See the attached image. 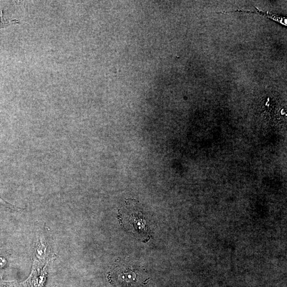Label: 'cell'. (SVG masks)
Here are the masks:
<instances>
[{"instance_id":"ba28073f","label":"cell","mask_w":287,"mask_h":287,"mask_svg":"<svg viewBox=\"0 0 287 287\" xmlns=\"http://www.w3.org/2000/svg\"><path fill=\"white\" fill-rule=\"evenodd\" d=\"M18 284L15 281L12 282H0V287H18Z\"/></svg>"},{"instance_id":"277c9868","label":"cell","mask_w":287,"mask_h":287,"mask_svg":"<svg viewBox=\"0 0 287 287\" xmlns=\"http://www.w3.org/2000/svg\"><path fill=\"white\" fill-rule=\"evenodd\" d=\"M120 273V280H122L121 282L124 281V282H134L136 280V274L134 272H132V270H124V271Z\"/></svg>"},{"instance_id":"5b68a950","label":"cell","mask_w":287,"mask_h":287,"mask_svg":"<svg viewBox=\"0 0 287 287\" xmlns=\"http://www.w3.org/2000/svg\"><path fill=\"white\" fill-rule=\"evenodd\" d=\"M19 21L16 20L10 19L4 15L2 11H0V29L10 26L11 24H18Z\"/></svg>"},{"instance_id":"7a4b0ae2","label":"cell","mask_w":287,"mask_h":287,"mask_svg":"<svg viewBox=\"0 0 287 287\" xmlns=\"http://www.w3.org/2000/svg\"><path fill=\"white\" fill-rule=\"evenodd\" d=\"M33 246L32 268H44L49 264L50 250L43 233L39 232L36 234Z\"/></svg>"},{"instance_id":"52a82bcc","label":"cell","mask_w":287,"mask_h":287,"mask_svg":"<svg viewBox=\"0 0 287 287\" xmlns=\"http://www.w3.org/2000/svg\"><path fill=\"white\" fill-rule=\"evenodd\" d=\"M8 265V260L6 258L2 255H0V275Z\"/></svg>"},{"instance_id":"6da1fadb","label":"cell","mask_w":287,"mask_h":287,"mask_svg":"<svg viewBox=\"0 0 287 287\" xmlns=\"http://www.w3.org/2000/svg\"><path fill=\"white\" fill-rule=\"evenodd\" d=\"M136 207L134 204H126L122 210L123 219L128 220L125 223L132 233L138 238H144L148 236V226L143 214Z\"/></svg>"},{"instance_id":"3957f363","label":"cell","mask_w":287,"mask_h":287,"mask_svg":"<svg viewBox=\"0 0 287 287\" xmlns=\"http://www.w3.org/2000/svg\"><path fill=\"white\" fill-rule=\"evenodd\" d=\"M48 264L44 268H32L29 276L20 284L24 287H46L48 278Z\"/></svg>"},{"instance_id":"8992f818","label":"cell","mask_w":287,"mask_h":287,"mask_svg":"<svg viewBox=\"0 0 287 287\" xmlns=\"http://www.w3.org/2000/svg\"><path fill=\"white\" fill-rule=\"evenodd\" d=\"M0 206H4L6 208H10L12 210H24L22 208L16 207L13 204H10V202H8L4 200L2 198L0 197Z\"/></svg>"}]
</instances>
